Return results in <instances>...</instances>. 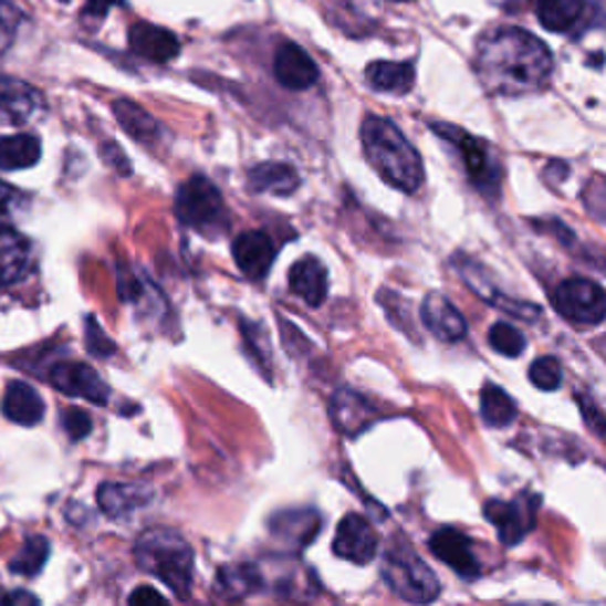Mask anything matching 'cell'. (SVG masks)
I'll use <instances>...</instances> for the list:
<instances>
[{
	"instance_id": "18",
	"label": "cell",
	"mask_w": 606,
	"mask_h": 606,
	"mask_svg": "<svg viewBox=\"0 0 606 606\" xmlns=\"http://www.w3.org/2000/svg\"><path fill=\"white\" fill-rule=\"evenodd\" d=\"M422 323L436 339L448 344L464 339L467 334V323L462 313L439 292L427 294V299L422 301Z\"/></svg>"
},
{
	"instance_id": "9",
	"label": "cell",
	"mask_w": 606,
	"mask_h": 606,
	"mask_svg": "<svg viewBox=\"0 0 606 606\" xmlns=\"http://www.w3.org/2000/svg\"><path fill=\"white\" fill-rule=\"evenodd\" d=\"M541 502L535 495H524L519 500H488L483 514L498 529L504 545H519L535 526V504Z\"/></svg>"
},
{
	"instance_id": "17",
	"label": "cell",
	"mask_w": 606,
	"mask_h": 606,
	"mask_svg": "<svg viewBox=\"0 0 606 606\" xmlns=\"http://www.w3.org/2000/svg\"><path fill=\"white\" fill-rule=\"evenodd\" d=\"M128 45L133 53L155 64H166L180 55V43L176 39V33L147 22H138L130 27Z\"/></svg>"
},
{
	"instance_id": "13",
	"label": "cell",
	"mask_w": 606,
	"mask_h": 606,
	"mask_svg": "<svg viewBox=\"0 0 606 606\" xmlns=\"http://www.w3.org/2000/svg\"><path fill=\"white\" fill-rule=\"evenodd\" d=\"M43 107L41 93L20 79L0 76V126H22Z\"/></svg>"
},
{
	"instance_id": "16",
	"label": "cell",
	"mask_w": 606,
	"mask_h": 606,
	"mask_svg": "<svg viewBox=\"0 0 606 606\" xmlns=\"http://www.w3.org/2000/svg\"><path fill=\"white\" fill-rule=\"evenodd\" d=\"M323 526V519L315 510H284L271 516L268 529L292 550H303L315 541V535Z\"/></svg>"
},
{
	"instance_id": "42",
	"label": "cell",
	"mask_w": 606,
	"mask_h": 606,
	"mask_svg": "<svg viewBox=\"0 0 606 606\" xmlns=\"http://www.w3.org/2000/svg\"><path fill=\"white\" fill-rule=\"evenodd\" d=\"M0 606H41V602L29 591H0Z\"/></svg>"
},
{
	"instance_id": "2",
	"label": "cell",
	"mask_w": 606,
	"mask_h": 606,
	"mask_svg": "<svg viewBox=\"0 0 606 606\" xmlns=\"http://www.w3.org/2000/svg\"><path fill=\"white\" fill-rule=\"evenodd\" d=\"M363 152L369 166L382 176L391 188L412 195L425 182V166L419 152L403 136L398 126L384 116L369 114L361 126Z\"/></svg>"
},
{
	"instance_id": "33",
	"label": "cell",
	"mask_w": 606,
	"mask_h": 606,
	"mask_svg": "<svg viewBox=\"0 0 606 606\" xmlns=\"http://www.w3.org/2000/svg\"><path fill=\"white\" fill-rule=\"evenodd\" d=\"M488 344H491L500 356L519 358L521 353L526 351V336L510 323H495L491 332H488Z\"/></svg>"
},
{
	"instance_id": "6",
	"label": "cell",
	"mask_w": 606,
	"mask_h": 606,
	"mask_svg": "<svg viewBox=\"0 0 606 606\" xmlns=\"http://www.w3.org/2000/svg\"><path fill=\"white\" fill-rule=\"evenodd\" d=\"M431 130L439 133V136L448 140L452 147H458L471 185H474V188L488 199L498 197L500 182H502V166L495 159L491 145L481 138L469 136V133H464L462 128L446 126V124H431Z\"/></svg>"
},
{
	"instance_id": "38",
	"label": "cell",
	"mask_w": 606,
	"mask_h": 606,
	"mask_svg": "<svg viewBox=\"0 0 606 606\" xmlns=\"http://www.w3.org/2000/svg\"><path fill=\"white\" fill-rule=\"evenodd\" d=\"M100 157L103 161H107V166H112L119 176H130V164L128 157L124 155V149L119 145H114L112 140L100 145Z\"/></svg>"
},
{
	"instance_id": "39",
	"label": "cell",
	"mask_w": 606,
	"mask_h": 606,
	"mask_svg": "<svg viewBox=\"0 0 606 606\" xmlns=\"http://www.w3.org/2000/svg\"><path fill=\"white\" fill-rule=\"evenodd\" d=\"M20 201H22V195L14 188H10L8 182L0 180V230L8 228V221L12 218L14 209L20 207Z\"/></svg>"
},
{
	"instance_id": "41",
	"label": "cell",
	"mask_w": 606,
	"mask_h": 606,
	"mask_svg": "<svg viewBox=\"0 0 606 606\" xmlns=\"http://www.w3.org/2000/svg\"><path fill=\"white\" fill-rule=\"evenodd\" d=\"M128 606H171V604H168V599L161 593H157L155 587L143 585L130 593Z\"/></svg>"
},
{
	"instance_id": "20",
	"label": "cell",
	"mask_w": 606,
	"mask_h": 606,
	"mask_svg": "<svg viewBox=\"0 0 606 606\" xmlns=\"http://www.w3.org/2000/svg\"><path fill=\"white\" fill-rule=\"evenodd\" d=\"M0 408H3V415L10 419V422L22 425V427L39 425L45 415V403L39 396V391L33 389L31 384L20 379L8 384Z\"/></svg>"
},
{
	"instance_id": "25",
	"label": "cell",
	"mask_w": 606,
	"mask_h": 606,
	"mask_svg": "<svg viewBox=\"0 0 606 606\" xmlns=\"http://www.w3.org/2000/svg\"><path fill=\"white\" fill-rule=\"evenodd\" d=\"M299 182L301 180H299L296 168L282 161H265L249 171V188L254 192L288 197L296 192Z\"/></svg>"
},
{
	"instance_id": "15",
	"label": "cell",
	"mask_w": 606,
	"mask_h": 606,
	"mask_svg": "<svg viewBox=\"0 0 606 606\" xmlns=\"http://www.w3.org/2000/svg\"><path fill=\"white\" fill-rule=\"evenodd\" d=\"M275 79L280 86L290 91H309L315 86L320 72L313 58L296 43H284L275 53Z\"/></svg>"
},
{
	"instance_id": "37",
	"label": "cell",
	"mask_w": 606,
	"mask_h": 606,
	"mask_svg": "<svg viewBox=\"0 0 606 606\" xmlns=\"http://www.w3.org/2000/svg\"><path fill=\"white\" fill-rule=\"evenodd\" d=\"M86 346L95 358H109L116 351L114 342L103 332V327L97 325V320L93 315L86 317Z\"/></svg>"
},
{
	"instance_id": "30",
	"label": "cell",
	"mask_w": 606,
	"mask_h": 606,
	"mask_svg": "<svg viewBox=\"0 0 606 606\" xmlns=\"http://www.w3.org/2000/svg\"><path fill=\"white\" fill-rule=\"evenodd\" d=\"M41 159V140L31 133L0 138V168L3 171H22L36 166Z\"/></svg>"
},
{
	"instance_id": "24",
	"label": "cell",
	"mask_w": 606,
	"mask_h": 606,
	"mask_svg": "<svg viewBox=\"0 0 606 606\" xmlns=\"http://www.w3.org/2000/svg\"><path fill=\"white\" fill-rule=\"evenodd\" d=\"M31 259V247L20 232L0 230V290L22 280Z\"/></svg>"
},
{
	"instance_id": "1",
	"label": "cell",
	"mask_w": 606,
	"mask_h": 606,
	"mask_svg": "<svg viewBox=\"0 0 606 606\" xmlns=\"http://www.w3.org/2000/svg\"><path fill=\"white\" fill-rule=\"evenodd\" d=\"M474 66L488 93L519 97L547 86L552 55L533 33L516 27H500L485 31L479 39Z\"/></svg>"
},
{
	"instance_id": "22",
	"label": "cell",
	"mask_w": 606,
	"mask_h": 606,
	"mask_svg": "<svg viewBox=\"0 0 606 606\" xmlns=\"http://www.w3.org/2000/svg\"><path fill=\"white\" fill-rule=\"evenodd\" d=\"M261 574L263 585H271L275 593L288 595L290 599H309L313 595V576L309 574L306 566L299 562L273 560L271 568L261 566Z\"/></svg>"
},
{
	"instance_id": "35",
	"label": "cell",
	"mask_w": 606,
	"mask_h": 606,
	"mask_svg": "<svg viewBox=\"0 0 606 606\" xmlns=\"http://www.w3.org/2000/svg\"><path fill=\"white\" fill-rule=\"evenodd\" d=\"M24 22V12L10 0H0V58H3L12 48L17 31Z\"/></svg>"
},
{
	"instance_id": "23",
	"label": "cell",
	"mask_w": 606,
	"mask_h": 606,
	"mask_svg": "<svg viewBox=\"0 0 606 606\" xmlns=\"http://www.w3.org/2000/svg\"><path fill=\"white\" fill-rule=\"evenodd\" d=\"M263 574L259 564H228L218 568L216 593L223 599H242L263 591Z\"/></svg>"
},
{
	"instance_id": "43",
	"label": "cell",
	"mask_w": 606,
	"mask_h": 606,
	"mask_svg": "<svg viewBox=\"0 0 606 606\" xmlns=\"http://www.w3.org/2000/svg\"><path fill=\"white\" fill-rule=\"evenodd\" d=\"M122 3V0H88L86 3V14L93 17H105L109 12V6Z\"/></svg>"
},
{
	"instance_id": "44",
	"label": "cell",
	"mask_w": 606,
	"mask_h": 606,
	"mask_svg": "<svg viewBox=\"0 0 606 606\" xmlns=\"http://www.w3.org/2000/svg\"><path fill=\"white\" fill-rule=\"evenodd\" d=\"M62 3H66V0H62Z\"/></svg>"
},
{
	"instance_id": "28",
	"label": "cell",
	"mask_w": 606,
	"mask_h": 606,
	"mask_svg": "<svg viewBox=\"0 0 606 606\" xmlns=\"http://www.w3.org/2000/svg\"><path fill=\"white\" fill-rule=\"evenodd\" d=\"M147 493L133 483H103L97 488V504L107 516L122 519L136 512L147 502Z\"/></svg>"
},
{
	"instance_id": "32",
	"label": "cell",
	"mask_w": 606,
	"mask_h": 606,
	"mask_svg": "<svg viewBox=\"0 0 606 606\" xmlns=\"http://www.w3.org/2000/svg\"><path fill=\"white\" fill-rule=\"evenodd\" d=\"M50 557V543L43 535H31L10 560V571L17 576H39Z\"/></svg>"
},
{
	"instance_id": "11",
	"label": "cell",
	"mask_w": 606,
	"mask_h": 606,
	"mask_svg": "<svg viewBox=\"0 0 606 606\" xmlns=\"http://www.w3.org/2000/svg\"><path fill=\"white\" fill-rule=\"evenodd\" d=\"M48 379L58 391H62L66 396L86 398V400L95 403V406H105V403L109 400L107 384L100 379V375L86 363H76V361L58 363L50 367Z\"/></svg>"
},
{
	"instance_id": "4",
	"label": "cell",
	"mask_w": 606,
	"mask_h": 606,
	"mask_svg": "<svg viewBox=\"0 0 606 606\" xmlns=\"http://www.w3.org/2000/svg\"><path fill=\"white\" fill-rule=\"evenodd\" d=\"M382 578L400 599L417 606L431 604L441 595L439 578L406 541H394L384 552Z\"/></svg>"
},
{
	"instance_id": "31",
	"label": "cell",
	"mask_w": 606,
	"mask_h": 606,
	"mask_svg": "<svg viewBox=\"0 0 606 606\" xmlns=\"http://www.w3.org/2000/svg\"><path fill=\"white\" fill-rule=\"evenodd\" d=\"M481 417L488 427H510L516 419V403L495 384H485L481 391Z\"/></svg>"
},
{
	"instance_id": "27",
	"label": "cell",
	"mask_w": 606,
	"mask_h": 606,
	"mask_svg": "<svg viewBox=\"0 0 606 606\" xmlns=\"http://www.w3.org/2000/svg\"><path fill=\"white\" fill-rule=\"evenodd\" d=\"M587 0H535V14L547 31L568 33L578 27Z\"/></svg>"
},
{
	"instance_id": "12",
	"label": "cell",
	"mask_w": 606,
	"mask_h": 606,
	"mask_svg": "<svg viewBox=\"0 0 606 606\" xmlns=\"http://www.w3.org/2000/svg\"><path fill=\"white\" fill-rule=\"evenodd\" d=\"M429 550L448 564L462 578H477L481 574L474 545L458 529H439L429 537Z\"/></svg>"
},
{
	"instance_id": "36",
	"label": "cell",
	"mask_w": 606,
	"mask_h": 606,
	"mask_svg": "<svg viewBox=\"0 0 606 606\" xmlns=\"http://www.w3.org/2000/svg\"><path fill=\"white\" fill-rule=\"evenodd\" d=\"M62 427L66 433H70V439L76 443V441L86 439V436H91L93 417L81 408H66L62 412Z\"/></svg>"
},
{
	"instance_id": "40",
	"label": "cell",
	"mask_w": 606,
	"mask_h": 606,
	"mask_svg": "<svg viewBox=\"0 0 606 606\" xmlns=\"http://www.w3.org/2000/svg\"><path fill=\"white\" fill-rule=\"evenodd\" d=\"M578 406H581V412L585 417V425L591 427L593 431H597L599 436H604L606 433V417L595 406V400L587 398V396H578Z\"/></svg>"
},
{
	"instance_id": "34",
	"label": "cell",
	"mask_w": 606,
	"mask_h": 606,
	"mask_svg": "<svg viewBox=\"0 0 606 606\" xmlns=\"http://www.w3.org/2000/svg\"><path fill=\"white\" fill-rule=\"evenodd\" d=\"M529 379L541 391H557L562 386V365L557 358L543 356L537 358L531 369H529Z\"/></svg>"
},
{
	"instance_id": "10",
	"label": "cell",
	"mask_w": 606,
	"mask_h": 606,
	"mask_svg": "<svg viewBox=\"0 0 606 606\" xmlns=\"http://www.w3.org/2000/svg\"><path fill=\"white\" fill-rule=\"evenodd\" d=\"M336 557H342L351 564L365 566L377 557L379 550V537L373 524L361 514H346L342 524L336 526L334 545H332Z\"/></svg>"
},
{
	"instance_id": "45",
	"label": "cell",
	"mask_w": 606,
	"mask_h": 606,
	"mask_svg": "<svg viewBox=\"0 0 606 606\" xmlns=\"http://www.w3.org/2000/svg\"><path fill=\"white\" fill-rule=\"evenodd\" d=\"M524 606H529V604H524Z\"/></svg>"
},
{
	"instance_id": "19",
	"label": "cell",
	"mask_w": 606,
	"mask_h": 606,
	"mask_svg": "<svg viewBox=\"0 0 606 606\" xmlns=\"http://www.w3.org/2000/svg\"><path fill=\"white\" fill-rule=\"evenodd\" d=\"M330 412H332V419H334V427L339 429L342 433L351 436V439H353V436L363 433L377 419L375 408L369 406V403L361 394L348 391V389L339 391L332 398Z\"/></svg>"
},
{
	"instance_id": "26",
	"label": "cell",
	"mask_w": 606,
	"mask_h": 606,
	"mask_svg": "<svg viewBox=\"0 0 606 606\" xmlns=\"http://www.w3.org/2000/svg\"><path fill=\"white\" fill-rule=\"evenodd\" d=\"M112 112L126 136H130L136 143L152 145L161 138L159 122L136 103H130V100H116L112 105Z\"/></svg>"
},
{
	"instance_id": "29",
	"label": "cell",
	"mask_w": 606,
	"mask_h": 606,
	"mask_svg": "<svg viewBox=\"0 0 606 606\" xmlns=\"http://www.w3.org/2000/svg\"><path fill=\"white\" fill-rule=\"evenodd\" d=\"M365 79L375 91L403 95L412 88L415 66L412 62H373L365 70Z\"/></svg>"
},
{
	"instance_id": "3",
	"label": "cell",
	"mask_w": 606,
	"mask_h": 606,
	"mask_svg": "<svg viewBox=\"0 0 606 606\" xmlns=\"http://www.w3.org/2000/svg\"><path fill=\"white\" fill-rule=\"evenodd\" d=\"M133 560L145 574L159 578L178 597H188L195 576V552L185 537L171 529L145 531L136 547Z\"/></svg>"
},
{
	"instance_id": "5",
	"label": "cell",
	"mask_w": 606,
	"mask_h": 606,
	"mask_svg": "<svg viewBox=\"0 0 606 606\" xmlns=\"http://www.w3.org/2000/svg\"><path fill=\"white\" fill-rule=\"evenodd\" d=\"M176 216L182 226L216 232L228 226V211L221 190L207 176H192L176 192Z\"/></svg>"
},
{
	"instance_id": "14",
	"label": "cell",
	"mask_w": 606,
	"mask_h": 606,
	"mask_svg": "<svg viewBox=\"0 0 606 606\" xmlns=\"http://www.w3.org/2000/svg\"><path fill=\"white\" fill-rule=\"evenodd\" d=\"M232 259L240 271L251 280H263L275 261L273 240L265 232L247 230L232 242Z\"/></svg>"
},
{
	"instance_id": "21",
	"label": "cell",
	"mask_w": 606,
	"mask_h": 606,
	"mask_svg": "<svg viewBox=\"0 0 606 606\" xmlns=\"http://www.w3.org/2000/svg\"><path fill=\"white\" fill-rule=\"evenodd\" d=\"M290 288L292 292L306 301L309 306L317 309L320 303L327 299V268L320 263L315 257H303L290 268Z\"/></svg>"
},
{
	"instance_id": "8",
	"label": "cell",
	"mask_w": 606,
	"mask_h": 606,
	"mask_svg": "<svg viewBox=\"0 0 606 606\" xmlns=\"http://www.w3.org/2000/svg\"><path fill=\"white\" fill-rule=\"evenodd\" d=\"M452 265L458 268V273L464 280L467 288L474 292L479 299H483L488 306H493L498 311H504V313H510L521 320H535L537 315H541V309H537L535 303L519 301V299H512L504 294L495 284V280L491 278V273H488L479 261L467 259L464 254H458V257H452Z\"/></svg>"
},
{
	"instance_id": "7",
	"label": "cell",
	"mask_w": 606,
	"mask_h": 606,
	"mask_svg": "<svg viewBox=\"0 0 606 606\" xmlns=\"http://www.w3.org/2000/svg\"><path fill=\"white\" fill-rule=\"evenodd\" d=\"M554 309L576 325H599L606 317V294L593 280L571 278L554 290Z\"/></svg>"
}]
</instances>
